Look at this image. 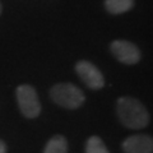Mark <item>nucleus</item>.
Segmentation results:
<instances>
[{
  "label": "nucleus",
  "instance_id": "nucleus-1",
  "mask_svg": "<svg viewBox=\"0 0 153 153\" xmlns=\"http://www.w3.org/2000/svg\"><path fill=\"white\" fill-rule=\"evenodd\" d=\"M116 114L120 123L129 129H143L149 124V114L139 100L120 97L116 101Z\"/></svg>",
  "mask_w": 153,
  "mask_h": 153
},
{
  "label": "nucleus",
  "instance_id": "nucleus-2",
  "mask_svg": "<svg viewBox=\"0 0 153 153\" xmlns=\"http://www.w3.org/2000/svg\"><path fill=\"white\" fill-rule=\"evenodd\" d=\"M50 97L56 105L68 108H79L85 101L83 91L71 83H57L50 89Z\"/></svg>",
  "mask_w": 153,
  "mask_h": 153
},
{
  "label": "nucleus",
  "instance_id": "nucleus-3",
  "mask_svg": "<svg viewBox=\"0 0 153 153\" xmlns=\"http://www.w3.org/2000/svg\"><path fill=\"white\" fill-rule=\"evenodd\" d=\"M17 101L23 116L35 119L41 112V102L38 100L36 89L32 85L22 84L17 88Z\"/></svg>",
  "mask_w": 153,
  "mask_h": 153
},
{
  "label": "nucleus",
  "instance_id": "nucleus-4",
  "mask_svg": "<svg viewBox=\"0 0 153 153\" xmlns=\"http://www.w3.org/2000/svg\"><path fill=\"white\" fill-rule=\"evenodd\" d=\"M110 51L117 61L126 65L138 64L140 60V50L137 45L126 40H115L110 45Z\"/></svg>",
  "mask_w": 153,
  "mask_h": 153
},
{
  "label": "nucleus",
  "instance_id": "nucleus-5",
  "mask_svg": "<svg viewBox=\"0 0 153 153\" xmlns=\"http://www.w3.org/2000/svg\"><path fill=\"white\" fill-rule=\"evenodd\" d=\"M75 71L82 82L91 89H101L105 85V78L102 73L91 61L80 60L75 64Z\"/></svg>",
  "mask_w": 153,
  "mask_h": 153
},
{
  "label": "nucleus",
  "instance_id": "nucleus-6",
  "mask_svg": "<svg viewBox=\"0 0 153 153\" xmlns=\"http://www.w3.org/2000/svg\"><path fill=\"white\" fill-rule=\"evenodd\" d=\"M121 148L124 153H153V138L146 134L128 137L124 139Z\"/></svg>",
  "mask_w": 153,
  "mask_h": 153
},
{
  "label": "nucleus",
  "instance_id": "nucleus-7",
  "mask_svg": "<svg viewBox=\"0 0 153 153\" xmlns=\"http://www.w3.org/2000/svg\"><path fill=\"white\" fill-rule=\"evenodd\" d=\"M135 0H105V8L111 14H121L129 12L134 7Z\"/></svg>",
  "mask_w": 153,
  "mask_h": 153
},
{
  "label": "nucleus",
  "instance_id": "nucleus-8",
  "mask_svg": "<svg viewBox=\"0 0 153 153\" xmlns=\"http://www.w3.org/2000/svg\"><path fill=\"white\" fill-rule=\"evenodd\" d=\"M44 153H68V142L63 135H54L46 143Z\"/></svg>",
  "mask_w": 153,
  "mask_h": 153
},
{
  "label": "nucleus",
  "instance_id": "nucleus-9",
  "mask_svg": "<svg viewBox=\"0 0 153 153\" xmlns=\"http://www.w3.org/2000/svg\"><path fill=\"white\" fill-rule=\"evenodd\" d=\"M85 153H110L100 137H91L85 143Z\"/></svg>",
  "mask_w": 153,
  "mask_h": 153
},
{
  "label": "nucleus",
  "instance_id": "nucleus-10",
  "mask_svg": "<svg viewBox=\"0 0 153 153\" xmlns=\"http://www.w3.org/2000/svg\"><path fill=\"white\" fill-rule=\"evenodd\" d=\"M0 153H7V146L1 139H0Z\"/></svg>",
  "mask_w": 153,
  "mask_h": 153
},
{
  "label": "nucleus",
  "instance_id": "nucleus-11",
  "mask_svg": "<svg viewBox=\"0 0 153 153\" xmlns=\"http://www.w3.org/2000/svg\"><path fill=\"white\" fill-rule=\"evenodd\" d=\"M0 13H1V3H0Z\"/></svg>",
  "mask_w": 153,
  "mask_h": 153
}]
</instances>
